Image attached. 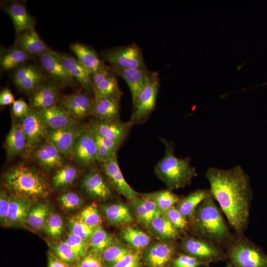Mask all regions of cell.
<instances>
[{"label":"cell","instance_id":"cell-1","mask_svg":"<svg viewBox=\"0 0 267 267\" xmlns=\"http://www.w3.org/2000/svg\"><path fill=\"white\" fill-rule=\"evenodd\" d=\"M205 177L212 196L218 201L233 229L241 232L248 222L252 197L249 176L237 165L227 170L210 168Z\"/></svg>","mask_w":267,"mask_h":267},{"label":"cell","instance_id":"cell-2","mask_svg":"<svg viewBox=\"0 0 267 267\" xmlns=\"http://www.w3.org/2000/svg\"><path fill=\"white\" fill-rule=\"evenodd\" d=\"M161 140L165 146V153L155 167L156 176L171 191L189 185L197 175L195 169L190 165L191 158L177 157L174 143L163 138Z\"/></svg>","mask_w":267,"mask_h":267},{"label":"cell","instance_id":"cell-3","mask_svg":"<svg viewBox=\"0 0 267 267\" xmlns=\"http://www.w3.org/2000/svg\"><path fill=\"white\" fill-rule=\"evenodd\" d=\"M4 181L14 194L29 199L45 197L49 193L44 178L35 168L25 165L10 169L4 176Z\"/></svg>","mask_w":267,"mask_h":267},{"label":"cell","instance_id":"cell-4","mask_svg":"<svg viewBox=\"0 0 267 267\" xmlns=\"http://www.w3.org/2000/svg\"><path fill=\"white\" fill-rule=\"evenodd\" d=\"M193 221L195 229L205 240L222 242L229 237L221 211L214 201L212 195L198 206Z\"/></svg>","mask_w":267,"mask_h":267},{"label":"cell","instance_id":"cell-5","mask_svg":"<svg viewBox=\"0 0 267 267\" xmlns=\"http://www.w3.org/2000/svg\"><path fill=\"white\" fill-rule=\"evenodd\" d=\"M101 54L110 66L125 69L146 68L142 50L134 43L110 48Z\"/></svg>","mask_w":267,"mask_h":267},{"label":"cell","instance_id":"cell-6","mask_svg":"<svg viewBox=\"0 0 267 267\" xmlns=\"http://www.w3.org/2000/svg\"><path fill=\"white\" fill-rule=\"evenodd\" d=\"M234 267H267V256L262 249L248 241H239L228 249Z\"/></svg>","mask_w":267,"mask_h":267},{"label":"cell","instance_id":"cell-7","mask_svg":"<svg viewBox=\"0 0 267 267\" xmlns=\"http://www.w3.org/2000/svg\"><path fill=\"white\" fill-rule=\"evenodd\" d=\"M160 87L159 74L150 72L149 81L140 93L135 104L130 120L134 124L145 121L153 111L156 103Z\"/></svg>","mask_w":267,"mask_h":267},{"label":"cell","instance_id":"cell-8","mask_svg":"<svg viewBox=\"0 0 267 267\" xmlns=\"http://www.w3.org/2000/svg\"><path fill=\"white\" fill-rule=\"evenodd\" d=\"M27 115L18 121L25 134L27 141L26 156L46 139L48 129L44 125L38 109L30 107Z\"/></svg>","mask_w":267,"mask_h":267},{"label":"cell","instance_id":"cell-9","mask_svg":"<svg viewBox=\"0 0 267 267\" xmlns=\"http://www.w3.org/2000/svg\"><path fill=\"white\" fill-rule=\"evenodd\" d=\"M71 157L83 167H91L98 162L95 140L89 127H85L76 140Z\"/></svg>","mask_w":267,"mask_h":267},{"label":"cell","instance_id":"cell-10","mask_svg":"<svg viewBox=\"0 0 267 267\" xmlns=\"http://www.w3.org/2000/svg\"><path fill=\"white\" fill-rule=\"evenodd\" d=\"M85 128L77 122L60 129H48L46 139L64 156L71 157L75 142Z\"/></svg>","mask_w":267,"mask_h":267},{"label":"cell","instance_id":"cell-11","mask_svg":"<svg viewBox=\"0 0 267 267\" xmlns=\"http://www.w3.org/2000/svg\"><path fill=\"white\" fill-rule=\"evenodd\" d=\"M15 86L21 91L33 94L46 80L41 69L32 64H24L16 68L12 76Z\"/></svg>","mask_w":267,"mask_h":267},{"label":"cell","instance_id":"cell-12","mask_svg":"<svg viewBox=\"0 0 267 267\" xmlns=\"http://www.w3.org/2000/svg\"><path fill=\"white\" fill-rule=\"evenodd\" d=\"M90 76L94 99L105 98L121 99L122 92L118 86L116 75L110 66L107 69L90 75Z\"/></svg>","mask_w":267,"mask_h":267},{"label":"cell","instance_id":"cell-13","mask_svg":"<svg viewBox=\"0 0 267 267\" xmlns=\"http://www.w3.org/2000/svg\"><path fill=\"white\" fill-rule=\"evenodd\" d=\"M0 6L11 19L17 36L34 28L35 19L29 13L23 1H2Z\"/></svg>","mask_w":267,"mask_h":267},{"label":"cell","instance_id":"cell-14","mask_svg":"<svg viewBox=\"0 0 267 267\" xmlns=\"http://www.w3.org/2000/svg\"><path fill=\"white\" fill-rule=\"evenodd\" d=\"M133 125L131 120L124 122L119 119H96L90 123L89 128L93 133L122 143Z\"/></svg>","mask_w":267,"mask_h":267},{"label":"cell","instance_id":"cell-15","mask_svg":"<svg viewBox=\"0 0 267 267\" xmlns=\"http://www.w3.org/2000/svg\"><path fill=\"white\" fill-rule=\"evenodd\" d=\"M93 100L94 98L87 92H79L63 95L59 98L58 105L78 121L89 115Z\"/></svg>","mask_w":267,"mask_h":267},{"label":"cell","instance_id":"cell-16","mask_svg":"<svg viewBox=\"0 0 267 267\" xmlns=\"http://www.w3.org/2000/svg\"><path fill=\"white\" fill-rule=\"evenodd\" d=\"M182 247L188 255L207 263L219 260L223 257L220 248L205 239L187 238L183 241Z\"/></svg>","mask_w":267,"mask_h":267},{"label":"cell","instance_id":"cell-17","mask_svg":"<svg viewBox=\"0 0 267 267\" xmlns=\"http://www.w3.org/2000/svg\"><path fill=\"white\" fill-rule=\"evenodd\" d=\"M110 67L116 75L122 77L127 83L134 106L140 93L149 81L150 72L147 68L125 69L110 66Z\"/></svg>","mask_w":267,"mask_h":267},{"label":"cell","instance_id":"cell-18","mask_svg":"<svg viewBox=\"0 0 267 267\" xmlns=\"http://www.w3.org/2000/svg\"><path fill=\"white\" fill-rule=\"evenodd\" d=\"M38 57L42 68L48 74L50 79L62 87L70 86L74 83L75 80L57 57L55 51L50 49Z\"/></svg>","mask_w":267,"mask_h":267},{"label":"cell","instance_id":"cell-19","mask_svg":"<svg viewBox=\"0 0 267 267\" xmlns=\"http://www.w3.org/2000/svg\"><path fill=\"white\" fill-rule=\"evenodd\" d=\"M64 156L46 139L31 152L30 157L46 170L58 169L63 166Z\"/></svg>","mask_w":267,"mask_h":267},{"label":"cell","instance_id":"cell-20","mask_svg":"<svg viewBox=\"0 0 267 267\" xmlns=\"http://www.w3.org/2000/svg\"><path fill=\"white\" fill-rule=\"evenodd\" d=\"M100 164L111 184L118 193L129 199L136 196L137 193L124 178L118 164L117 154L107 161Z\"/></svg>","mask_w":267,"mask_h":267},{"label":"cell","instance_id":"cell-21","mask_svg":"<svg viewBox=\"0 0 267 267\" xmlns=\"http://www.w3.org/2000/svg\"><path fill=\"white\" fill-rule=\"evenodd\" d=\"M61 87V85L50 79L46 80L32 94L30 107L40 110L56 105L59 99V92Z\"/></svg>","mask_w":267,"mask_h":267},{"label":"cell","instance_id":"cell-22","mask_svg":"<svg viewBox=\"0 0 267 267\" xmlns=\"http://www.w3.org/2000/svg\"><path fill=\"white\" fill-rule=\"evenodd\" d=\"M174 253L175 247L171 243L164 241L155 243L145 251L143 262L146 267H166Z\"/></svg>","mask_w":267,"mask_h":267},{"label":"cell","instance_id":"cell-23","mask_svg":"<svg viewBox=\"0 0 267 267\" xmlns=\"http://www.w3.org/2000/svg\"><path fill=\"white\" fill-rule=\"evenodd\" d=\"M71 50L77 59L90 74L99 72L109 68L96 51L90 46L79 43H72Z\"/></svg>","mask_w":267,"mask_h":267},{"label":"cell","instance_id":"cell-24","mask_svg":"<svg viewBox=\"0 0 267 267\" xmlns=\"http://www.w3.org/2000/svg\"><path fill=\"white\" fill-rule=\"evenodd\" d=\"M6 158L10 160L17 156H26L27 141L18 120L13 116L11 126L4 144Z\"/></svg>","mask_w":267,"mask_h":267},{"label":"cell","instance_id":"cell-25","mask_svg":"<svg viewBox=\"0 0 267 267\" xmlns=\"http://www.w3.org/2000/svg\"><path fill=\"white\" fill-rule=\"evenodd\" d=\"M84 191L89 196L100 200H106L112 194L111 187L104 176L96 170L88 172L81 183Z\"/></svg>","mask_w":267,"mask_h":267},{"label":"cell","instance_id":"cell-26","mask_svg":"<svg viewBox=\"0 0 267 267\" xmlns=\"http://www.w3.org/2000/svg\"><path fill=\"white\" fill-rule=\"evenodd\" d=\"M55 54L68 73L75 81L80 84L85 91L89 94H93L90 74L77 58L56 52Z\"/></svg>","mask_w":267,"mask_h":267},{"label":"cell","instance_id":"cell-27","mask_svg":"<svg viewBox=\"0 0 267 267\" xmlns=\"http://www.w3.org/2000/svg\"><path fill=\"white\" fill-rule=\"evenodd\" d=\"M120 99L117 98L94 99L90 110L89 115L98 120L119 119Z\"/></svg>","mask_w":267,"mask_h":267},{"label":"cell","instance_id":"cell-28","mask_svg":"<svg viewBox=\"0 0 267 267\" xmlns=\"http://www.w3.org/2000/svg\"><path fill=\"white\" fill-rule=\"evenodd\" d=\"M14 45L21 48L31 56H39L50 50L34 28L17 36Z\"/></svg>","mask_w":267,"mask_h":267},{"label":"cell","instance_id":"cell-29","mask_svg":"<svg viewBox=\"0 0 267 267\" xmlns=\"http://www.w3.org/2000/svg\"><path fill=\"white\" fill-rule=\"evenodd\" d=\"M38 111L43 123L48 129H60L78 122L58 105Z\"/></svg>","mask_w":267,"mask_h":267},{"label":"cell","instance_id":"cell-30","mask_svg":"<svg viewBox=\"0 0 267 267\" xmlns=\"http://www.w3.org/2000/svg\"><path fill=\"white\" fill-rule=\"evenodd\" d=\"M10 197V208L7 225H23L26 223L32 203L30 199L15 194Z\"/></svg>","mask_w":267,"mask_h":267},{"label":"cell","instance_id":"cell-31","mask_svg":"<svg viewBox=\"0 0 267 267\" xmlns=\"http://www.w3.org/2000/svg\"><path fill=\"white\" fill-rule=\"evenodd\" d=\"M210 195V190L197 189L180 199L175 207L186 220H193L198 206Z\"/></svg>","mask_w":267,"mask_h":267},{"label":"cell","instance_id":"cell-32","mask_svg":"<svg viewBox=\"0 0 267 267\" xmlns=\"http://www.w3.org/2000/svg\"><path fill=\"white\" fill-rule=\"evenodd\" d=\"M30 57L21 48L14 45L1 50L0 56L1 68L5 71L16 69L25 64Z\"/></svg>","mask_w":267,"mask_h":267},{"label":"cell","instance_id":"cell-33","mask_svg":"<svg viewBox=\"0 0 267 267\" xmlns=\"http://www.w3.org/2000/svg\"><path fill=\"white\" fill-rule=\"evenodd\" d=\"M148 227L153 234L164 242H169L178 236V231L162 214L151 221Z\"/></svg>","mask_w":267,"mask_h":267},{"label":"cell","instance_id":"cell-34","mask_svg":"<svg viewBox=\"0 0 267 267\" xmlns=\"http://www.w3.org/2000/svg\"><path fill=\"white\" fill-rule=\"evenodd\" d=\"M102 210L107 220L113 224L129 223L133 220L129 208L122 203L104 205Z\"/></svg>","mask_w":267,"mask_h":267},{"label":"cell","instance_id":"cell-35","mask_svg":"<svg viewBox=\"0 0 267 267\" xmlns=\"http://www.w3.org/2000/svg\"><path fill=\"white\" fill-rule=\"evenodd\" d=\"M139 195L155 203L161 212L175 206L180 200L178 195L168 189Z\"/></svg>","mask_w":267,"mask_h":267},{"label":"cell","instance_id":"cell-36","mask_svg":"<svg viewBox=\"0 0 267 267\" xmlns=\"http://www.w3.org/2000/svg\"><path fill=\"white\" fill-rule=\"evenodd\" d=\"M48 205L39 203L32 207L28 215L26 223L32 228L39 230L43 229L45 222L49 216Z\"/></svg>","mask_w":267,"mask_h":267},{"label":"cell","instance_id":"cell-37","mask_svg":"<svg viewBox=\"0 0 267 267\" xmlns=\"http://www.w3.org/2000/svg\"><path fill=\"white\" fill-rule=\"evenodd\" d=\"M132 251L124 244L114 241L101 255L105 266L112 267Z\"/></svg>","mask_w":267,"mask_h":267},{"label":"cell","instance_id":"cell-38","mask_svg":"<svg viewBox=\"0 0 267 267\" xmlns=\"http://www.w3.org/2000/svg\"><path fill=\"white\" fill-rule=\"evenodd\" d=\"M121 236L126 242L135 249L145 248L150 242L149 236L134 227L124 228L121 232Z\"/></svg>","mask_w":267,"mask_h":267},{"label":"cell","instance_id":"cell-39","mask_svg":"<svg viewBox=\"0 0 267 267\" xmlns=\"http://www.w3.org/2000/svg\"><path fill=\"white\" fill-rule=\"evenodd\" d=\"M90 248L94 252L101 254L114 242L113 236L101 226L96 227L89 240Z\"/></svg>","mask_w":267,"mask_h":267},{"label":"cell","instance_id":"cell-40","mask_svg":"<svg viewBox=\"0 0 267 267\" xmlns=\"http://www.w3.org/2000/svg\"><path fill=\"white\" fill-rule=\"evenodd\" d=\"M78 174L73 166H62L55 172L52 179L53 186L59 188L68 186L74 182Z\"/></svg>","mask_w":267,"mask_h":267},{"label":"cell","instance_id":"cell-41","mask_svg":"<svg viewBox=\"0 0 267 267\" xmlns=\"http://www.w3.org/2000/svg\"><path fill=\"white\" fill-rule=\"evenodd\" d=\"M52 252L56 257L73 267L80 259L64 241L48 243Z\"/></svg>","mask_w":267,"mask_h":267},{"label":"cell","instance_id":"cell-42","mask_svg":"<svg viewBox=\"0 0 267 267\" xmlns=\"http://www.w3.org/2000/svg\"><path fill=\"white\" fill-rule=\"evenodd\" d=\"M76 217L87 225L94 228L101 226L102 222L100 212L94 203L86 207Z\"/></svg>","mask_w":267,"mask_h":267},{"label":"cell","instance_id":"cell-43","mask_svg":"<svg viewBox=\"0 0 267 267\" xmlns=\"http://www.w3.org/2000/svg\"><path fill=\"white\" fill-rule=\"evenodd\" d=\"M67 222L71 233L87 240H89L95 228L87 225L76 217L69 218Z\"/></svg>","mask_w":267,"mask_h":267},{"label":"cell","instance_id":"cell-44","mask_svg":"<svg viewBox=\"0 0 267 267\" xmlns=\"http://www.w3.org/2000/svg\"><path fill=\"white\" fill-rule=\"evenodd\" d=\"M43 229L52 237L58 238L64 229L63 222L61 216L57 214L50 215L45 222Z\"/></svg>","mask_w":267,"mask_h":267},{"label":"cell","instance_id":"cell-45","mask_svg":"<svg viewBox=\"0 0 267 267\" xmlns=\"http://www.w3.org/2000/svg\"><path fill=\"white\" fill-rule=\"evenodd\" d=\"M64 242L80 258L89 251L90 247L89 240L83 238L72 233L68 235Z\"/></svg>","mask_w":267,"mask_h":267},{"label":"cell","instance_id":"cell-46","mask_svg":"<svg viewBox=\"0 0 267 267\" xmlns=\"http://www.w3.org/2000/svg\"><path fill=\"white\" fill-rule=\"evenodd\" d=\"M129 199L139 221L145 227H148L153 218L143 205L141 197L136 196Z\"/></svg>","mask_w":267,"mask_h":267},{"label":"cell","instance_id":"cell-47","mask_svg":"<svg viewBox=\"0 0 267 267\" xmlns=\"http://www.w3.org/2000/svg\"><path fill=\"white\" fill-rule=\"evenodd\" d=\"M162 214L169 220L178 231L184 229L187 226V220L175 206L162 211Z\"/></svg>","mask_w":267,"mask_h":267},{"label":"cell","instance_id":"cell-48","mask_svg":"<svg viewBox=\"0 0 267 267\" xmlns=\"http://www.w3.org/2000/svg\"><path fill=\"white\" fill-rule=\"evenodd\" d=\"M74 267H106L101 254L89 250L80 258Z\"/></svg>","mask_w":267,"mask_h":267},{"label":"cell","instance_id":"cell-49","mask_svg":"<svg viewBox=\"0 0 267 267\" xmlns=\"http://www.w3.org/2000/svg\"><path fill=\"white\" fill-rule=\"evenodd\" d=\"M59 202L65 209L73 210L80 207L83 203L82 198L73 192L63 193L59 197Z\"/></svg>","mask_w":267,"mask_h":267},{"label":"cell","instance_id":"cell-50","mask_svg":"<svg viewBox=\"0 0 267 267\" xmlns=\"http://www.w3.org/2000/svg\"><path fill=\"white\" fill-rule=\"evenodd\" d=\"M208 263L188 255L181 254L172 262V267H200Z\"/></svg>","mask_w":267,"mask_h":267},{"label":"cell","instance_id":"cell-51","mask_svg":"<svg viewBox=\"0 0 267 267\" xmlns=\"http://www.w3.org/2000/svg\"><path fill=\"white\" fill-rule=\"evenodd\" d=\"M10 197L4 190L0 194V220L1 223L7 225L10 208Z\"/></svg>","mask_w":267,"mask_h":267},{"label":"cell","instance_id":"cell-52","mask_svg":"<svg viewBox=\"0 0 267 267\" xmlns=\"http://www.w3.org/2000/svg\"><path fill=\"white\" fill-rule=\"evenodd\" d=\"M112 267H140L139 256L132 251Z\"/></svg>","mask_w":267,"mask_h":267},{"label":"cell","instance_id":"cell-53","mask_svg":"<svg viewBox=\"0 0 267 267\" xmlns=\"http://www.w3.org/2000/svg\"><path fill=\"white\" fill-rule=\"evenodd\" d=\"M30 108L24 100L18 99L12 104L13 115L16 119L22 118L28 114Z\"/></svg>","mask_w":267,"mask_h":267},{"label":"cell","instance_id":"cell-54","mask_svg":"<svg viewBox=\"0 0 267 267\" xmlns=\"http://www.w3.org/2000/svg\"><path fill=\"white\" fill-rule=\"evenodd\" d=\"M95 142L97 147V161L100 163L107 161L117 154L101 143L96 140Z\"/></svg>","mask_w":267,"mask_h":267},{"label":"cell","instance_id":"cell-55","mask_svg":"<svg viewBox=\"0 0 267 267\" xmlns=\"http://www.w3.org/2000/svg\"><path fill=\"white\" fill-rule=\"evenodd\" d=\"M95 139L103 144L114 153H117V151L122 143L111 139L103 137L96 134L92 133Z\"/></svg>","mask_w":267,"mask_h":267},{"label":"cell","instance_id":"cell-56","mask_svg":"<svg viewBox=\"0 0 267 267\" xmlns=\"http://www.w3.org/2000/svg\"><path fill=\"white\" fill-rule=\"evenodd\" d=\"M14 97L11 90L7 88L3 89L0 93V105L6 106L15 102Z\"/></svg>","mask_w":267,"mask_h":267},{"label":"cell","instance_id":"cell-57","mask_svg":"<svg viewBox=\"0 0 267 267\" xmlns=\"http://www.w3.org/2000/svg\"><path fill=\"white\" fill-rule=\"evenodd\" d=\"M47 258L48 267H73L58 258L51 251L48 252Z\"/></svg>","mask_w":267,"mask_h":267},{"label":"cell","instance_id":"cell-58","mask_svg":"<svg viewBox=\"0 0 267 267\" xmlns=\"http://www.w3.org/2000/svg\"><path fill=\"white\" fill-rule=\"evenodd\" d=\"M226 267H233L231 264H227Z\"/></svg>","mask_w":267,"mask_h":267}]
</instances>
